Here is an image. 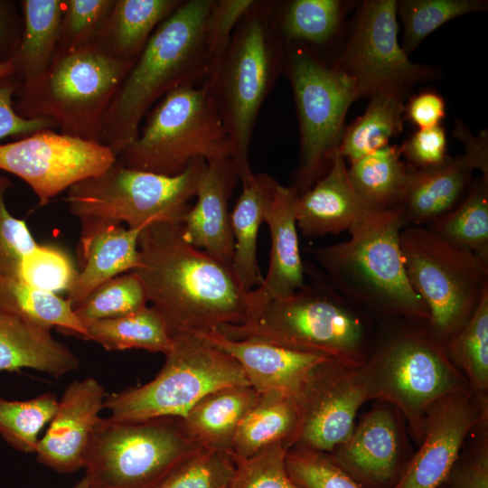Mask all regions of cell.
Returning <instances> with one entry per match:
<instances>
[{
    "mask_svg": "<svg viewBox=\"0 0 488 488\" xmlns=\"http://www.w3.org/2000/svg\"><path fill=\"white\" fill-rule=\"evenodd\" d=\"M446 117V102L435 90H423L413 95L405 105L404 119L420 128L441 125Z\"/></svg>",
    "mask_w": 488,
    "mask_h": 488,
    "instance_id": "f5cc1de1",
    "label": "cell"
},
{
    "mask_svg": "<svg viewBox=\"0 0 488 488\" xmlns=\"http://www.w3.org/2000/svg\"><path fill=\"white\" fill-rule=\"evenodd\" d=\"M213 0L182 1L154 32L103 120L99 142L117 156L137 136L142 119L164 96L205 80L206 26Z\"/></svg>",
    "mask_w": 488,
    "mask_h": 488,
    "instance_id": "7a4b0ae2",
    "label": "cell"
},
{
    "mask_svg": "<svg viewBox=\"0 0 488 488\" xmlns=\"http://www.w3.org/2000/svg\"><path fill=\"white\" fill-rule=\"evenodd\" d=\"M142 229L111 225L96 233L80 252L82 267L68 289L67 301L74 308L93 289L138 266V239Z\"/></svg>",
    "mask_w": 488,
    "mask_h": 488,
    "instance_id": "4316f807",
    "label": "cell"
},
{
    "mask_svg": "<svg viewBox=\"0 0 488 488\" xmlns=\"http://www.w3.org/2000/svg\"><path fill=\"white\" fill-rule=\"evenodd\" d=\"M253 3L254 0H213L206 26L208 71L205 80L217 71L237 24Z\"/></svg>",
    "mask_w": 488,
    "mask_h": 488,
    "instance_id": "c3c4849f",
    "label": "cell"
},
{
    "mask_svg": "<svg viewBox=\"0 0 488 488\" xmlns=\"http://www.w3.org/2000/svg\"><path fill=\"white\" fill-rule=\"evenodd\" d=\"M446 136L439 125L418 129L399 147L408 164L414 168H426L442 163L446 155Z\"/></svg>",
    "mask_w": 488,
    "mask_h": 488,
    "instance_id": "f907efd6",
    "label": "cell"
},
{
    "mask_svg": "<svg viewBox=\"0 0 488 488\" xmlns=\"http://www.w3.org/2000/svg\"><path fill=\"white\" fill-rule=\"evenodd\" d=\"M116 161L117 155L106 145L53 128L0 145V169L23 180L37 196L39 206L102 174Z\"/></svg>",
    "mask_w": 488,
    "mask_h": 488,
    "instance_id": "9a60e30c",
    "label": "cell"
},
{
    "mask_svg": "<svg viewBox=\"0 0 488 488\" xmlns=\"http://www.w3.org/2000/svg\"><path fill=\"white\" fill-rule=\"evenodd\" d=\"M84 340L94 341L108 351L142 349L164 355L172 346L165 323L152 306L86 326Z\"/></svg>",
    "mask_w": 488,
    "mask_h": 488,
    "instance_id": "836d02e7",
    "label": "cell"
},
{
    "mask_svg": "<svg viewBox=\"0 0 488 488\" xmlns=\"http://www.w3.org/2000/svg\"><path fill=\"white\" fill-rule=\"evenodd\" d=\"M455 367L464 373L471 391L487 398L488 389V292L467 323L444 344Z\"/></svg>",
    "mask_w": 488,
    "mask_h": 488,
    "instance_id": "8d00e7d4",
    "label": "cell"
},
{
    "mask_svg": "<svg viewBox=\"0 0 488 488\" xmlns=\"http://www.w3.org/2000/svg\"><path fill=\"white\" fill-rule=\"evenodd\" d=\"M274 7L272 2L254 1L237 24L217 71L202 83L229 134L239 180L253 174L249 161L253 129L282 61Z\"/></svg>",
    "mask_w": 488,
    "mask_h": 488,
    "instance_id": "5b68a950",
    "label": "cell"
},
{
    "mask_svg": "<svg viewBox=\"0 0 488 488\" xmlns=\"http://www.w3.org/2000/svg\"><path fill=\"white\" fill-rule=\"evenodd\" d=\"M138 250L133 272L172 339L253 318V290L242 287L231 266L192 246L181 222L146 225L139 235Z\"/></svg>",
    "mask_w": 488,
    "mask_h": 488,
    "instance_id": "6da1fadb",
    "label": "cell"
},
{
    "mask_svg": "<svg viewBox=\"0 0 488 488\" xmlns=\"http://www.w3.org/2000/svg\"><path fill=\"white\" fill-rule=\"evenodd\" d=\"M330 454L362 488H393L411 458L405 455L398 412L383 406L365 413Z\"/></svg>",
    "mask_w": 488,
    "mask_h": 488,
    "instance_id": "ac0fdd59",
    "label": "cell"
},
{
    "mask_svg": "<svg viewBox=\"0 0 488 488\" xmlns=\"http://www.w3.org/2000/svg\"><path fill=\"white\" fill-rule=\"evenodd\" d=\"M297 198L292 186L279 183L265 214L271 249L267 274L253 289L257 316L269 300L291 296L305 284L296 221Z\"/></svg>",
    "mask_w": 488,
    "mask_h": 488,
    "instance_id": "603a6c76",
    "label": "cell"
},
{
    "mask_svg": "<svg viewBox=\"0 0 488 488\" xmlns=\"http://www.w3.org/2000/svg\"><path fill=\"white\" fill-rule=\"evenodd\" d=\"M300 131L295 183L298 196L328 170L338 150L352 103L359 99L353 81L334 64L326 65L304 44L293 43L287 55Z\"/></svg>",
    "mask_w": 488,
    "mask_h": 488,
    "instance_id": "4fadbf2b",
    "label": "cell"
},
{
    "mask_svg": "<svg viewBox=\"0 0 488 488\" xmlns=\"http://www.w3.org/2000/svg\"><path fill=\"white\" fill-rule=\"evenodd\" d=\"M426 227L488 263V178L482 176L454 209Z\"/></svg>",
    "mask_w": 488,
    "mask_h": 488,
    "instance_id": "d590c367",
    "label": "cell"
},
{
    "mask_svg": "<svg viewBox=\"0 0 488 488\" xmlns=\"http://www.w3.org/2000/svg\"><path fill=\"white\" fill-rule=\"evenodd\" d=\"M301 413L296 398L279 391L258 393L242 418L232 442L237 457H249L273 444L293 447L299 437Z\"/></svg>",
    "mask_w": 488,
    "mask_h": 488,
    "instance_id": "f546056e",
    "label": "cell"
},
{
    "mask_svg": "<svg viewBox=\"0 0 488 488\" xmlns=\"http://www.w3.org/2000/svg\"><path fill=\"white\" fill-rule=\"evenodd\" d=\"M235 474L232 453L202 448L160 488H230Z\"/></svg>",
    "mask_w": 488,
    "mask_h": 488,
    "instance_id": "7bdbcfd3",
    "label": "cell"
},
{
    "mask_svg": "<svg viewBox=\"0 0 488 488\" xmlns=\"http://www.w3.org/2000/svg\"><path fill=\"white\" fill-rule=\"evenodd\" d=\"M444 484L447 488H488V448L483 441L465 457H459L450 470Z\"/></svg>",
    "mask_w": 488,
    "mask_h": 488,
    "instance_id": "816d5d0a",
    "label": "cell"
},
{
    "mask_svg": "<svg viewBox=\"0 0 488 488\" xmlns=\"http://www.w3.org/2000/svg\"><path fill=\"white\" fill-rule=\"evenodd\" d=\"M147 296L135 272L115 277L93 289L76 307L74 313L86 328L99 320L120 317L145 306Z\"/></svg>",
    "mask_w": 488,
    "mask_h": 488,
    "instance_id": "60d3db41",
    "label": "cell"
},
{
    "mask_svg": "<svg viewBox=\"0 0 488 488\" xmlns=\"http://www.w3.org/2000/svg\"><path fill=\"white\" fill-rule=\"evenodd\" d=\"M396 0H366L356 13L349 41L334 65L354 83L359 99L389 94L403 99L439 70L411 61L398 41Z\"/></svg>",
    "mask_w": 488,
    "mask_h": 488,
    "instance_id": "5bb4252c",
    "label": "cell"
},
{
    "mask_svg": "<svg viewBox=\"0 0 488 488\" xmlns=\"http://www.w3.org/2000/svg\"><path fill=\"white\" fill-rule=\"evenodd\" d=\"M456 136L465 145L464 155L472 164L474 169L482 172V176L488 178V154H487V133L483 131L478 137L469 133L462 124L455 127Z\"/></svg>",
    "mask_w": 488,
    "mask_h": 488,
    "instance_id": "11a10c76",
    "label": "cell"
},
{
    "mask_svg": "<svg viewBox=\"0 0 488 488\" xmlns=\"http://www.w3.org/2000/svg\"><path fill=\"white\" fill-rule=\"evenodd\" d=\"M58 402L52 393L27 400H8L0 397L1 437L20 452L35 453L39 434L51 422Z\"/></svg>",
    "mask_w": 488,
    "mask_h": 488,
    "instance_id": "f35d334b",
    "label": "cell"
},
{
    "mask_svg": "<svg viewBox=\"0 0 488 488\" xmlns=\"http://www.w3.org/2000/svg\"><path fill=\"white\" fill-rule=\"evenodd\" d=\"M241 193L230 215L234 239L232 269L246 291L261 283L257 262V239L265 214L279 183L267 174H251L240 180Z\"/></svg>",
    "mask_w": 488,
    "mask_h": 488,
    "instance_id": "83f0119b",
    "label": "cell"
},
{
    "mask_svg": "<svg viewBox=\"0 0 488 488\" xmlns=\"http://www.w3.org/2000/svg\"><path fill=\"white\" fill-rule=\"evenodd\" d=\"M291 296L269 300L257 318L217 328L233 340L256 339L292 350L325 354L353 364L366 361L364 311L312 273Z\"/></svg>",
    "mask_w": 488,
    "mask_h": 488,
    "instance_id": "277c9868",
    "label": "cell"
},
{
    "mask_svg": "<svg viewBox=\"0 0 488 488\" xmlns=\"http://www.w3.org/2000/svg\"><path fill=\"white\" fill-rule=\"evenodd\" d=\"M199 334L235 359L249 384L258 393L279 391L296 398L309 372L319 363L333 358L256 339H230L217 328Z\"/></svg>",
    "mask_w": 488,
    "mask_h": 488,
    "instance_id": "44dd1931",
    "label": "cell"
},
{
    "mask_svg": "<svg viewBox=\"0 0 488 488\" xmlns=\"http://www.w3.org/2000/svg\"><path fill=\"white\" fill-rule=\"evenodd\" d=\"M363 365L331 358L309 372L296 395L301 429L294 446L331 453L348 439L371 399Z\"/></svg>",
    "mask_w": 488,
    "mask_h": 488,
    "instance_id": "2e32d148",
    "label": "cell"
},
{
    "mask_svg": "<svg viewBox=\"0 0 488 488\" xmlns=\"http://www.w3.org/2000/svg\"><path fill=\"white\" fill-rule=\"evenodd\" d=\"M399 147L387 145L351 163L350 182L371 207L387 211L400 207L411 166L400 159Z\"/></svg>",
    "mask_w": 488,
    "mask_h": 488,
    "instance_id": "1f68e13d",
    "label": "cell"
},
{
    "mask_svg": "<svg viewBox=\"0 0 488 488\" xmlns=\"http://www.w3.org/2000/svg\"><path fill=\"white\" fill-rule=\"evenodd\" d=\"M135 62L115 59L94 43L57 48L42 75L19 84L14 108L23 118H48L61 133L99 142L106 112Z\"/></svg>",
    "mask_w": 488,
    "mask_h": 488,
    "instance_id": "8992f818",
    "label": "cell"
},
{
    "mask_svg": "<svg viewBox=\"0 0 488 488\" xmlns=\"http://www.w3.org/2000/svg\"><path fill=\"white\" fill-rule=\"evenodd\" d=\"M0 310L26 323L84 339L86 328L71 305L57 294L38 289L16 278L0 275Z\"/></svg>",
    "mask_w": 488,
    "mask_h": 488,
    "instance_id": "d6a6232c",
    "label": "cell"
},
{
    "mask_svg": "<svg viewBox=\"0 0 488 488\" xmlns=\"http://www.w3.org/2000/svg\"><path fill=\"white\" fill-rule=\"evenodd\" d=\"M239 180L231 157L207 162L197 186V201L182 220L185 239L195 248L232 266L234 239L228 201Z\"/></svg>",
    "mask_w": 488,
    "mask_h": 488,
    "instance_id": "ffe728a7",
    "label": "cell"
},
{
    "mask_svg": "<svg viewBox=\"0 0 488 488\" xmlns=\"http://www.w3.org/2000/svg\"><path fill=\"white\" fill-rule=\"evenodd\" d=\"M181 0H115L94 44L108 55L136 61L156 28Z\"/></svg>",
    "mask_w": 488,
    "mask_h": 488,
    "instance_id": "f1b7e54d",
    "label": "cell"
},
{
    "mask_svg": "<svg viewBox=\"0 0 488 488\" xmlns=\"http://www.w3.org/2000/svg\"><path fill=\"white\" fill-rule=\"evenodd\" d=\"M77 274L66 251L56 246L39 244L23 261L18 279L56 294L68 291Z\"/></svg>",
    "mask_w": 488,
    "mask_h": 488,
    "instance_id": "bcb514c9",
    "label": "cell"
},
{
    "mask_svg": "<svg viewBox=\"0 0 488 488\" xmlns=\"http://www.w3.org/2000/svg\"><path fill=\"white\" fill-rule=\"evenodd\" d=\"M346 2L340 0H294L279 15L275 26L293 43L323 45L339 31L346 12Z\"/></svg>",
    "mask_w": 488,
    "mask_h": 488,
    "instance_id": "74e56055",
    "label": "cell"
},
{
    "mask_svg": "<svg viewBox=\"0 0 488 488\" xmlns=\"http://www.w3.org/2000/svg\"><path fill=\"white\" fill-rule=\"evenodd\" d=\"M283 443L273 444L249 457L235 459L230 488H300L288 475Z\"/></svg>",
    "mask_w": 488,
    "mask_h": 488,
    "instance_id": "f6af8a7d",
    "label": "cell"
},
{
    "mask_svg": "<svg viewBox=\"0 0 488 488\" xmlns=\"http://www.w3.org/2000/svg\"><path fill=\"white\" fill-rule=\"evenodd\" d=\"M23 31V19L14 1L0 0V62L16 53Z\"/></svg>",
    "mask_w": 488,
    "mask_h": 488,
    "instance_id": "db71d44e",
    "label": "cell"
},
{
    "mask_svg": "<svg viewBox=\"0 0 488 488\" xmlns=\"http://www.w3.org/2000/svg\"><path fill=\"white\" fill-rule=\"evenodd\" d=\"M79 358L51 331L0 310V371L33 369L61 377L78 369Z\"/></svg>",
    "mask_w": 488,
    "mask_h": 488,
    "instance_id": "d4e9b609",
    "label": "cell"
},
{
    "mask_svg": "<svg viewBox=\"0 0 488 488\" xmlns=\"http://www.w3.org/2000/svg\"><path fill=\"white\" fill-rule=\"evenodd\" d=\"M399 244L408 282L429 314L427 326L445 344L488 292V263L423 226L404 227Z\"/></svg>",
    "mask_w": 488,
    "mask_h": 488,
    "instance_id": "7c38bea8",
    "label": "cell"
},
{
    "mask_svg": "<svg viewBox=\"0 0 488 488\" xmlns=\"http://www.w3.org/2000/svg\"><path fill=\"white\" fill-rule=\"evenodd\" d=\"M474 168L463 155L440 164L411 166L400 207L408 225L426 227L454 209L465 196Z\"/></svg>",
    "mask_w": 488,
    "mask_h": 488,
    "instance_id": "cb8c5ba5",
    "label": "cell"
},
{
    "mask_svg": "<svg viewBox=\"0 0 488 488\" xmlns=\"http://www.w3.org/2000/svg\"><path fill=\"white\" fill-rule=\"evenodd\" d=\"M207 161L193 160L175 176L127 168L116 161L102 174L67 190L64 201L80 223V250L101 230L127 224L143 229L155 221L182 222L196 196Z\"/></svg>",
    "mask_w": 488,
    "mask_h": 488,
    "instance_id": "52a82bcc",
    "label": "cell"
},
{
    "mask_svg": "<svg viewBox=\"0 0 488 488\" xmlns=\"http://www.w3.org/2000/svg\"><path fill=\"white\" fill-rule=\"evenodd\" d=\"M145 117L136 138L117 156L127 168L175 176L197 158L232 156L229 134L203 84L173 89Z\"/></svg>",
    "mask_w": 488,
    "mask_h": 488,
    "instance_id": "9c48e42d",
    "label": "cell"
},
{
    "mask_svg": "<svg viewBox=\"0 0 488 488\" xmlns=\"http://www.w3.org/2000/svg\"><path fill=\"white\" fill-rule=\"evenodd\" d=\"M408 323L380 342L363 368L371 399L394 406L421 440L426 415L436 401L472 391L427 324Z\"/></svg>",
    "mask_w": 488,
    "mask_h": 488,
    "instance_id": "ba28073f",
    "label": "cell"
},
{
    "mask_svg": "<svg viewBox=\"0 0 488 488\" xmlns=\"http://www.w3.org/2000/svg\"><path fill=\"white\" fill-rule=\"evenodd\" d=\"M408 226L401 207L372 211L350 230L346 241L306 249L329 283L371 313L427 324L428 311L410 286L399 244Z\"/></svg>",
    "mask_w": 488,
    "mask_h": 488,
    "instance_id": "3957f363",
    "label": "cell"
},
{
    "mask_svg": "<svg viewBox=\"0 0 488 488\" xmlns=\"http://www.w3.org/2000/svg\"><path fill=\"white\" fill-rule=\"evenodd\" d=\"M484 0H400L397 14L403 27L402 49L409 55L422 41L446 23L466 14L483 12Z\"/></svg>",
    "mask_w": 488,
    "mask_h": 488,
    "instance_id": "ab89813d",
    "label": "cell"
},
{
    "mask_svg": "<svg viewBox=\"0 0 488 488\" xmlns=\"http://www.w3.org/2000/svg\"><path fill=\"white\" fill-rule=\"evenodd\" d=\"M165 361L149 382L106 396L104 408L116 421L183 418L210 392L249 385L235 359L201 334L173 338Z\"/></svg>",
    "mask_w": 488,
    "mask_h": 488,
    "instance_id": "8fae6325",
    "label": "cell"
},
{
    "mask_svg": "<svg viewBox=\"0 0 488 488\" xmlns=\"http://www.w3.org/2000/svg\"><path fill=\"white\" fill-rule=\"evenodd\" d=\"M487 418V398L473 392L447 395L424 420L419 449L393 488H438L460 455L469 432Z\"/></svg>",
    "mask_w": 488,
    "mask_h": 488,
    "instance_id": "e0dca14e",
    "label": "cell"
},
{
    "mask_svg": "<svg viewBox=\"0 0 488 488\" xmlns=\"http://www.w3.org/2000/svg\"><path fill=\"white\" fill-rule=\"evenodd\" d=\"M404 99L401 97L379 94L370 98L364 113L345 127L338 150L352 163L359 158L389 145L400 134L404 120Z\"/></svg>",
    "mask_w": 488,
    "mask_h": 488,
    "instance_id": "e575fe53",
    "label": "cell"
},
{
    "mask_svg": "<svg viewBox=\"0 0 488 488\" xmlns=\"http://www.w3.org/2000/svg\"><path fill=\"white\" fill-rule=\"evenodd\" d=\"M12 181L0 175V275L19 278L23 261L39 245L23 220L7 210L5 196Z\"/></svg>",
    "mask_w": 488,
    "mask_h": 488,
    "instance_id": "7dc6e473",
    "label": "cell"
},
{
    "mask_svg": "<svg viewBox=\"0 0 488 488\" xmlns=\"http://www.w3.org/2000/svg\"><path fill=\"white\" fill-rule=\"evenodd\" d=\"M12 74H14L12 61L0 62V79Z\"/></svg>",
    "mask_w": 488,
    "mask_h": 488,
    "instance_id": "9f6ffc18",
    "label": "cell"
},
{
    "mask_svg": "<svg viewBox=\"0 0 488 488\" xmlns=\"http://www.w3.org/2000/svg\"><path fill=\"white\" fill-rule=\"evenodd\" d=\"M258 397V392L246 384L213 390L180 418L182 427L202 448L232 453L236 431Z\"/></svg>",
    "mask_w": 488,
    "mask_h": 488,
    "instance_id": "484cf974",
    "label": "cell"
},
{
    "mask_svg": "<svg viewBox=\"0 0 488 488\" xmlns=\"http://www.w3.org/2000/svg\"><path fill=\"white\" fill-rule=\"evenodd\" d=\"M286 467L300 488H362L330 453L293 446L286 451Z\"/></svg>",
    "mask_w": 488,
    "mask_h": 488,
    "instance_id": "b9f144b4",
    "label": "cell"
},
{
    "mask_svg": "<svg viewBox=\"0 0 488 488\" xmlns=\"http://www.w3.org/2000/svg\"><path fill=\"white\" fill-rule=\"evenodd\" d=\"M19 84L15 74L0 79V140L7 136L22 138L42 129L57 127L51 119L23 118L16 114L14 97Z\"/></svg>",
    "mask_w": 488,
    "mask_h": 488,
    "instance_id": "681fc988",
    "label": "cell"
},
{
    "mask_svg": "<svg viewBox=\"0 0 488 488\" xmlns=\"http://www.w3.org/2000/svg\"><path fill=\"white\" fill-rule=\"evenodd\" d=\"M23 19V36L11 60L20 84L42 75L59 44L63 0L19 1Z\"/></svg>",
    "mask_w": 488,
    "mask_h": 488,
    "instance_id": "4dcf8cb0",
    "label": "cell"
},
{
    "mask_svg": "<svg viewBox=\"0 0 488 488\" xmlns=\"http://www.w3.org/2000/svg\"><path fill=\"white\" fill-rule=\"evenodd\" d=\"M438 488H447L446 484H441Z\"/></svg>",
    "mask_w": 488,
    "mask_h": 488,
    "instance_id": "680465c9",
    "label": "cell"
},
{
    "mask_svg": "<svg viewBox=\"0 0 488 488\" xmlns=\"http://www.w3.org/2000/svg\"><path fill=\"white\" fill-rule=\"evenodd\" d=\"M345 159L336 150L326 173L296 203V221L306 238L348 230L375 211L352 185ZM380 211V210H378Z\"/></svg>",
    "mask_w": 488,
    "mask_h": 488,
    "instance_id": "7402d4cb",
    "label": "cell"
},
{
    "mask_svg": "<svg viewBox=\"0 0 488 488\" xmlns=\"http://www.w3.org/2000/svg\"><path fill=\"white\" fill-rule=\"evenodd\" d=\"M71 488H89V482L85 476H83L78 483H76Z\"/></svg>",
    "mask_w": 488,
    "mask_h": 488,
    "instance_id": "6f0895ef",
    "label": "cell"
},
{
    "mask_svg": "<svg viewBox=\"0 0 488 488\" xmlns=\"http://www.w3.org/2000/svg\"><path fill=\"white\" fill-rule=\"evenodd\" d=\"M104 387L92 377L72 381L58 402L35 451L40 464L59 473L71 474L84 466L93 428L104 408Z\"/></svg>",
    "mask_w": 488,
    "mask_h": 488,
    "instance_id": "d6986e66",
    "label": "cell"
},
{
    "mask_svg": "<svg viewBox=\"0 0 488 488\" xmlns=\"http://www.w3.org/2000/svg\"><path fill=\"white\" fill-rule=\"evenodd\" d=\"M115 0H63L58 49L93 44Z\"/></svg>",
    "mask_w": 488,
    "mask_h": 488,
    "instance_id": "ee69618b",
    "label": "cell"
},
{
    "mask_svg": "<svg viewBox=\"0 0 488 488\" xmlns=\"http://www.w3.org/2000/svg\"><path fill=\"white\" fill-rule=\"evenodd\" d=\"M202 447L179 418L97 421L85 455L89 488H160Z\"/></svg>",
    "mask_w": 488,
    "mask_h": 488,
    "instance_id": "30bf717a",
    "label": "cell"
}]
</instances>
